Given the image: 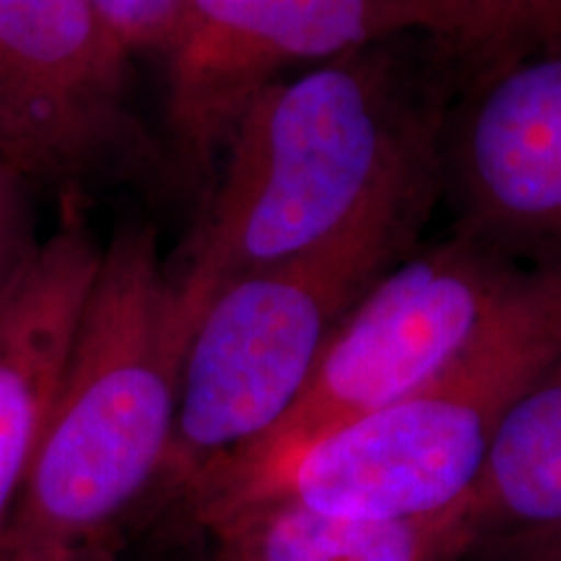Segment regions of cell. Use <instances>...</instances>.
I'll return each instance as SVG.
<instances>
[{
	"mask_svg": "<svg viewBox=\"0 0 561 561\" xmlns=\"http://www.w3.org/2000/svg\"><path fill=\"white\" fill-rule=\"evenodd\" d=\"M130 55L91 0H0V157L26 191L79 208L149 161Z\"/></svg>",
	"mask_w": 561,
	"mask_h": 561,
	"instance_id": "7",
	"label": "cell"
},
{
	"mask_svg": "<svg viewBox=\"0 0 561 561\" xmlns=\"http://www.w3.org/2000/svg\"><path fill=\"white\" fill-rule=\"evenodd\" d=\"M471 500L489 541L561 525V356L504 413Z\"/></svg>",
	"mask_w": 561,
	"mask_h": 561,
	"instance_id": "11",
	"label": "cell"
},
{
	"mask_svg": "<svg viewBox=\"0 0 561 561\" xmlns=\"http://www.w3.org/2000/svg\"><path fill=\"white\" fill-rule=\"evenodd\" d=\"M561 356V265H538L520 297L458 362L401 401L307 442L289 458L195 500L271 494L325 515L411 520L479 481L510 405Z\"/></svg>",
	"mask_w": 561,
	"mask_h": 561,
	"instance_id": "4",
	"label": "cell"
},
{
	"mask_svg": "<svg viewBox=\"0 0 561 561\" xmlns=\"http://www.w3.org/2000/svg\"><path fill=\"white\" fill-rule=\"evenodd\" d=\"M34 244L26 216V185L0 157V289Z\"/></svg>",
	"mask_w": 561,
	"mask_h": 561,
	"instance_id": "13",
	"label": "cell"
},
{
	"mask_svg": "<svg viewBox=\"0 0 561 561\" xmlns=\"http://www.w3.org/2000/svg\"><path fill=\"white\" fill-rule=\"evenodd\" d=\"M392 39L271 83L242 112L191 234L164 261L182 341L237 278L331 240L437 164L442 100Z\"/></svg>",
	"mask_w": 561,
	"mask_h": 561,
	"instance_id": "1",
	"label": "cell"
},
{
	"mask_svg": "<svg viewBox=\"0 0 561 561\" xmlns=\"http://www.w3.org/2000/svg\"><path fill=\"white\" fill-rule=\"evenodd\" d=\"M100 257L81 208H62L60 227L0 289V541L58 401Z\"/></svg>",
	"mask_w": 561,
	"mask_h": 561,
	"instance_id": "9",
	"label": "cell"
},
{
	"mask_svg": "<svg viewBox=\"0 0 561 561\" xmlns=\"http://www.w3.org/2000/svg\"><path fill=\"white\" fill-rule=\"evenodd\" d=\"M450 47L473 60L437 133L439 191L458 214L455 234L512 257L559 250L561 0H541Z\"/></svg>",
	"mask_w": 561,
	"mask_h": 561,
	"instance_id": "6",
	"label": "cell"
},
{
	"mask_svg": "<svg viewBox=\"0 0 561 561\" xmlns=\"http://www.w3.org/2000/svg\"><path fill=\"white\" fill-rule=\"evenodd\" d=\"M91 5L128 55L167 58L187 21V0H91Z\"/></svg>",
	"mask_w": 561,
	"mask_h": 561,
	"instance_id": "12",
	"label": "cell"
},
{
	"mask_svg": "<svg viewBox=\"0 0 561 561\" xmlns=\"http://www.w3.org/2000/svg\"><path fill=\"white\" fill-rule=\"evenodd\" d=\"M437 193L432 164L331 240L216 294L187 343L172 442L153 491L182 504L286 416L343 314L411 255Z\"/></svg>",
	"mask_w": 561,
	"mask_h": 561,
	"instance_id": "3",
	"label": "cell"
},
{
	"mask_svg": "<svg viewBox=\"0 0 561 561\" xmlns=\"http://www.w3.org/2000/svg\"><path fill=\"white\" fill-rule=\"evenodd\" d=\"M0 561H125L112 541L94 543H0Z\"/></svg>",
	"mask_w": 561,
	"mask_h": 561,
	"instance_id": "16",
	"label": "cell"
},
{
	"mask_svg": "<svg viewBox=\"0 0 561 561\" xmlns=\"http://www.w3.org/2000/svg\"><path fill=\"white\" fill-rule=\"evenodd\" d=\"M536 268L462 234L405 255L343 314L286 416L208 473L182 507L434 380L510 310Z\"/></svg>",
	"mask_w": 561,
	"mask_h": 561,
	"instance_id": "5",
	"label": "cell"
},
{
	"mask_svg": "<svg viewBox=\"0 0 561 561\" xmlns=\"http://www.w3.org/2000/svg\"><path fill=\"white\" fill-rule=\"evenodd\" d=\"M491 561H561V525L491 538Z\"/></svg>",
	"mask_w": 561,
	"mask_h": 561,
	"instance_id": "15",
	"label": "cell"
},
{
	"mask_svg": "<svg viewBox=\"0 0 561 561\" xmlns=\"http://www.w3.org/2000/svg\"><path fill=\"white\" fill-rule=\"evenodd\" d=\"M445 26L424 0H187L167 55V130L187 180L206 187L227 140L261 91L301 62Z\"/></svg>",
	"mask_w": 561,
	"mask_h": 561,
	"instance_id": "8",
	"label": "cell"
},
{
	"mask_svg": "<svg viewBox=\"0 0 561 561\" xmlns=\"http://www.w3.org/2000/svg\"><path fill=\"white\" fill-rule=\"evenodd\" d=\"M191 517L208 561H460L489 541L471 494L411 520L325 515L271 494L208 502Z\"/></svg>",
	"mask_w": 561,
	"mask_h": 561,
	"instance_id": "10",
	"label": "cell"
},
{
	"mask_svg": "<svg viewBox=\"0 0 561 561\" xmlns=\"http://www.w3.org/2000/svg\"><path fill=\"white\" fill-rule=\"evenodd\" d=\"M445 26L447 42H462L541 0H424Z\"/></svg>",
	"mask_w": 561,
	"mask_h": 561,
	"instance_id": "14",
	"label": "cell"
},
{
	"mask_svg": "<svg viewBox=\"0 0 561 561\" xmlns=\"http://www.w3.org/2000/svg\"><path fill=\"white\" fill-rule=\"evenodd\" d=\"M185 351L157 229L123 221L102 244L58 401L0 543L112 541L157 486Z\"/></svg>",
	"mask_w": 561,
	"mask_h": 561,
	"instance_id": "2",
	"label": "cell"
}]
</instances>
